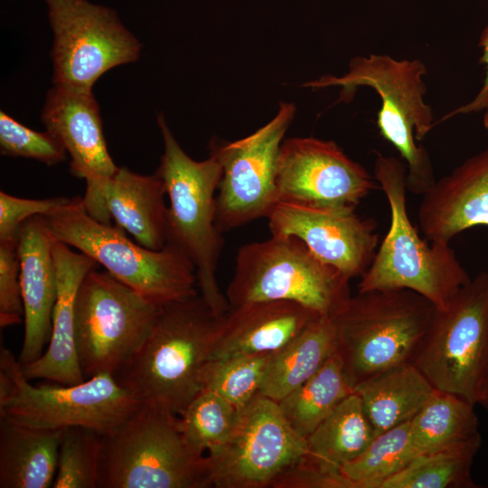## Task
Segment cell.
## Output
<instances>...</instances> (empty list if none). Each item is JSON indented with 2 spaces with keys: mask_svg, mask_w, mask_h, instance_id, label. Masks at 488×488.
Returning <instances> with one entry per match:
<instances>
[{
  "mask_svg": "<svg viewBox=\"0 0 488 488\" xmlns=\"http://www.w3.org/2000/svg\"><path fill=\"white\" fill-rule=\"evenodd\" d=\"M375 436L410 421L429 399L434 387L414 363L384 371L354 388Z\"/></svg>",
  "mask_w": 488,
  "mask_h": 488,
  "instance_id": "cell-25",
  "label": "cell"
},
{
  "mask_svg": "<svg viewBox=\"0 0 488 488\" xmlns=\"http://www.w3.org/2000/svg\"><path fill=\"white\" fill-rule=\"evenodd\" d=\"M316 312L287 300H267L230 307L211 359L270 354L291 342L315 318Z\"/></svg>",
  "mask_w": 488,
  "mask_h": 488,
  "instance_id": "cell-22",
  "label": "cell"
},
{
  "mask_svg": "<svg viewBox=\"0 0 488 488\" xmlns=\"http://www.w3.org/2000/svg\"><path fill=\"white\" fill-rule=\"evenodd\" d=\"M336 352L333 319L320 315L269 354L260 393L279 402L314 375Z\"/></svg>",
  "mask_w": 488,
  "mask_h": 488,
  "instance_id": "cell-26",
  "label": "cell"
},
{
  "mask_svg": "<svg viewBox=\"0 0 488 488\" xmlns=\"http://www.w3.org/2000/svg\"><path fill=\"white\" fill-rule=\"evenodd\" d=\"M52 256L57 276V296L52 314V334L45 352L36 361L22 365L30 380H45L62 385L86 379L81 371L74 339L75 301L79 287L99 265L90 257L55 241Z\"/></svg>",
  "mask_w": 488,
  "mask_h": 488,
  "instance_id": "cell-21",
  "label": "cell"
},
{
  "mask_svg": "<svg viewBox=\"0 0 488 488\" xmlns=\"http://www.w3.org/2000/svg\"><path fill=\"white\" fill-rule=\"evenodd\" d=\"M57 241L90 257L114 277L165 305L199 294L194 265L177 247L159 250L132 241L125 230L92 218L77 196L43 215Z\"/></svg>",
  "mask_w": 488,
  "mask_h": 488,
  "instance_id": "cell-5",
  "label": "cell"
},
{
  "mask_svg": "<svg viewBox=\"0 0 488 488\" xmlns=\"http://www.w3.org/2000/svg\"><path fill=\"white\" fill-rule=\"evenodd\" d=\"M0 151L3 155L34 159L55 165L67 158L61 143L48 131L38 132L0 112Z\"/></svg>",
  "mask_w": 488,
  "mask_h": 488,
  "instance_id": "cell-34",
  "label": "cell"
},
{
  "mask_svg": "<svg viewBox=\"0 0 488 488\" xmlns=\"http://www.w3.org/2000/svg\"><path fill=\"white\" fill-rule=\"evenodd\" d=\"M269 354H246L209 360L201 372L202 389L212 390L238 409L262 387Z\"/></svg>",
  "mask_w": 488,
  "mask_h": 488,
  "instance_id": "cell-32",
  "label": "cell"
},
{
  "mask_svg": "<svg viewBox=\"0 0 488 488\" xmlns=\"http://www.w3.org/2000/svg\"><path fill=\"white\" fill-rule=\"evenodd\" d=\"M157 123L164 153L155 173L163 180L169 200L166 243L177 247L192 262L200 296L221 317L230 310L217 278L224 243L223 232L216 222L221 166L212 155L203 161L191 158L174 138L163 114L158 116Z\"/></svg>",
  "mask_w": 488,
  "mask_h": 488,
  "instance_id": "cell-4",
  "label": "cell"
},
{
  "mask_svg": "<svg viewBox=\"0 0 488 488\" xmlns=\"http://www.w3.org/2000/svg\"><path fill=\"white\" fill-rule=\"evenodd\" d=\"M483 111H484V114H483V126L486 128V130H488V104L485 107V108L483 109Z\"/></svg>",
  "mask_w": 488,
  "mask_h": 488,
  "instance_id": "cell-38",
  "label": "cell"
},
{
  "mask_svg": "<svg viewBox=\"0 0 488 488\" xmlns=\"http://www.w3.org/2000/svg\"><path fill=\"white\" fill-rule=\"evenodd\" d=\"M23 305L20 283L17 241L0 242V325L22 323Z\"/></svg>",
  "mask_w": 488,
  "mask_h": 488,
  "instance_id": "cell-35",
  "label": "cell"
},
{
  "mask_svg": "<svg viewBox=\"0 0 488 488\" xmlns=\"http://www.w3.org/2000/svg\"><path fill=\"white\" fill-rule=\"evenodd\" d=\"M482 446L480 432L458 442L417 455L380 488H475L471 474Z\"/></svg>",
  "mask_w": 488,
  "mask_h": 488,
  "instance_id": "cell-27",
  "label": "cell"
},
{
  "mask_svg": "<svg viewBox=\"0 0 488 488\" xmlns=\"http://www.w3.org/2000/svg\"><path fill=\"white\" fill-rule=\"evenodd\" d=\"M30 381L18 358L1 347V418L43 429L83 427L105 436L119 428L142 405L110 373L71 385Z\"/></svg>",
  "mask_w": 488,
  "mask_h": 488,
  "instance_id": "cell-7",
  "label": "cell"
},
{
  "mask_svg": "<svg viewBox=\"0 0 488 488\" xmlns=\"http://www.w3.org/2000/svg\"><path fill=\"white\" fill-rule=\"evenodd\" d=\"M56 239L43 215L22 224L17 239L24 334L18 360L22 365L36 361L48 345L57 296V276L52 256Z\"/></svg>",
  "mask_w": 488,
  "mask_h": 488,
  "instance_id": "cell-19",
  "label": "cell"
},
{
  "mask_svg": "<svg viewBox=\"0 0 488 488\" xmlns=\"http://www.w3.org/2000/svg\"><path fill=\"white\" fill-rule=\"evenodd\" d=\"M353 391L335 352L314 375L277 403L290 426L306 439Z\"/></svg>",
  "mask_w": 488,
  "mask_h": 488,
  "instance_id": "cell-28",
  "label": "cell"
},
{
  "mask_svg": "<svg viewBox=\"0 0 488 488\" xmlns=\"http://www.w3.org/2000/svg\"><path fill=\"white\" fill-rule=\"evenodd\" d=\"M418 219L431 242L446 243L474 226H488V147L436 180L422 195Z\"/></svg>",
  "mask_w": 488,
  "mask_h": 488,
  "instance_id": "cell-20",
  "label": "cell"
},
{
  "mask_svg": "<svg viewBox=\"0 0 488 488\" xmlns=\"http://www.w3.org/2000/svg\"><path fill=\"white\" fill-rule=\"evenodd\" d=\"M278 202L356 208L378 182L333 141L292 137L280 146L277 168Z\"/></svg>",
  "mask_w": 488,
  "mask_h": 488,
  "instance_id": "cell-15",
  "label": "cell"
},
{
  "mask_svg": "<svg viewBox=\"0 0 488 488\" xmlns=\"http://www.w3.org/2000/svg\"><path fill=\"white\" fill-rule=\"evenodd\" d=\"M163 306L108 272L90 270L75 301L74 339L85 379L115 376L154 329Z\"/></svg>",
  "mask_w": 488,
  "mask_h": 488,
  "instance_id": "cell-11",
  "label": "cell"
},
{
  "mask_svg": "<svg viewBox=\"0 0 488 488\" xmlns=\"http://www.w3.org/2000/svg\"><path fill=\"white\" fill-rule=\"evenodd\" d=\"M239 409L216 392L202 389L178 416L181 433L196 454L203 455L230 437Z\"/></svg>",
  "mask_w": 488,
  "mask_h": 488,
  "instance_id": "cell-31",
  "label": "cell"
},
{
  "mask_svg": "<svg viewBox=\"0 0 488 488\" xmlns=\"http://www.w3.org/2000/svg\"><path fill=\"white\" fill-rule=\"evenodd\" d=\"M69 198L27 199L0 192V242L17 241L23 223L67 203Z\"/></svg>",
  "mask_w": 488,
  "mask_h": 488,
  "instance_id": "cell-36",
  "label": "cell"
},
{
  "mask_svg": "<svg viewBox=\"0 0 488 488\" xmlns=\"http://www.w3.org/2000/svg\"><path fill=\"white\" fill-rule=\"evenodd\" d=\"M375 437L361 397L353 391L306 437V453L297 464L327 474H339Z\"/></svg>",
  "mask_w": 488,
  "mask_h": 488,
  "instance_id": "cell-24",
  "label": "cell"
},
{
  "mask_svg": "<svg viewBox=\"0 0 488 488\" xmlns=\"http://www.w3.org/2000/svg\"><path fill=\"white\" fill-rule=\"evenodd\" d=\"M349 281L299 239L271 235L239 248L225 296L230 308L257 301L287 300L333 319L352 297Z\"/></svg>",
  "mask_w": 488,
  "mask_h": 488,
  "instance_id": "cell-8",
  "label": "cell"
},
{
  "mask_svg": "<svg viewBox=\"0 0 488 488\" xmlns=\"http://www.w3.org/2000/svg\"><path fill=\"white\" fill-rule=\"evenodd\" d=\"M374 178L390 209V225L373 260L361 277L358 292L408 289L445 308L471 279L446 243L422 239L407 209V166L394 156L379 154Z\"/></svg>",
  "mask_w": 488,
  "mask_h": 488,
  "instance_id": "cell-3",
  "label": "cell"
},
{
  "mask_svg": "<svg viewBox=\"0 0 488 488\" xmlns=\"http://www.w3.org/2000/svg\"><path fill=\"white\" fill-rule=\"evenodd\" d=\"M474 407L458 396L435 389L410 420L409 441L416 456L479 433Z\"/></svg>",
  "mask_w": 488,
  "mask_h": 488,
  "instance_id": "cell-29",
  "label": "cell"
},
{
  "mask_svg": "<svg viewBox=\"0 0 488 488\" xmlns=\"http://www.w3.org/2000/svg\"><path fill=\"white\" fill-rule=\"evenodd\" d=\"M305 453L306 439L290 426L278 403L258 393L239 409L230 437L206 457L213 487L266 488Z\"/></svg>",
  "mask_w": 488,
  "mask_h": 488,
  "instance_id": "cell-12",
  "label": "cell"
},
{
  "mask_svg": "<svg viewBox=\"0 0 488 488\" xmlns=\"http://www.w3.org/2000/svg\"><path fill=\"white\" fill-rule=\"evenodd\" d=\"M295 113L293 103H281L277 115L251 135L211 144V155L222 172L216 195V222L221 232L267 218L278 202L277 159Z\"/></svg>",
  "mask_w": 488,
  "mask_h": 488,
  "instance_id": "cell-14",
  "label": "cell"
},
{
  "mask_svg": "<svg viewBox=\"0 0 488 488\" xmlns=\"http://www.w3.org/2000/svg\"><path fill=\"white\" fill-rule=\"evenodd\" d=\"M435 389L480 404L488 391V271L434 309L413 362Z\"/></svg>",
  "mask_w": 488,
  "mask_h": 488,
  "instance_id": "cell-10",
  "label": "cell"
},
{
  "mask_svg": "<svg viewBox=\"0 0 488 488\" xmlns=\"http://www.w3.org/2000/svg\"><path fill=\"white\" fill-rule=\"evenodd\" d=\"M426 73V65L418 59L370 54L354 57L342 76L324 75L304 86L340 87L338 101L345 103L360 87L374 89L381 100L376 117L380 133L405 161L408 190L423 195L436 182L428 152L418 143L435 126L432 108L424 99Z\"/></svg>",
  "mask_w": 488,
  "mask_h": 488,
  "instance_id": "cell-2",
  "label": "cell"
},
{
  "mask_svg": "<svg viewBox=\"0 0 488 488\" xmlns=\"http://www.w3.org/2000/svg\"><path fill=\"white\" fill-rule=\"evenodd\" d=\"M435 306L408 289L358 292L333 319L336 352L354 388L390 368L413 363Z\"/></svg>",
  "mask_w": 488,
  "mask_h": 488,
  "instance_id": "cell-6",
  "label": "cell"
},
{
  "mask_svg": "<svg viewBox=\"0 0 488 488\" xmlns=\"http://www.w3.org/2000/svg\"><path fill=\"white\" fill-rule=\"evenodd\" d=\"M206 455L186 444L178 416L142 404L103 436L99 488L211 487Z\"/></svg>",
  "mask_w": 488,
  "mask_h": 488,
  "instance_id": "cell-9",
  "label": "cell"
},
{
  "mask_svg": "<svg viewBox=\"0 0 488 488\" xmlns=\"http://www.w3.org/2000/svg\"><path fill=\"white\" fill-rule=\"evenodd\" d=\"M479 47L482 50L480 62L485 68V75L483 85L474 98L468 103L462 105L451 112L446 114L442 120H447L456 115H465L474 112H480L485 108L488 104V25L483 29L479 39Z\"/></svg>",
  "mask_w": 488,
  "mask_h": 488,
  "instance_id": "cell-37",
  "label": "cell"
},
{
  "mask_svg": "<svg viewBox=\"0 0 488 488\" xmlns=\"http://www.w3.org/2000/svg\"><path fill=\"white\" fill-rule=\"evenodd\" d=\"M53 32V85L92 89L110 69L136 61L141 43L116 12L87 0H45Z\"/></svg>",
  "mask_w": 488,
  "mask_h": 488,
  "instance_id": "cell-13",
  "label": "cell"
},
{
  "mask_svg": "<svg viewBox=\"0 0 488 488\" xmlns=\"http://www.w3.org/2000/svg\"><path fill=\"white\" fill-rule=\"evenodd\" d=\"M165 187L155 173L143 175L126 167L101 183L87 186L81 198L86 211L95 220L127 231L137 243L162 249L167 241Z\"/></svg>",
  "mask_w": 488,
  "mask_h": 488,
  "instance_id": "cell-17",
  "label": "cell"
},
{
  "mask_svg": "<svg viewBox=\"0 0 488 488\" xmlns=\"http://www.w3.org/2000/svg\"><path fill=\"white\" fill-rule=\"evenodd\" d=\"M267 220L271 235L299 239L349 279L365 273L379 243L375 221L360 217L352 207L277 202Z\"/></svg>",
  "mask_w": 488,
  "mask_h": 488,
  "instance_id": "cell-16",
  "label": "cell"
},
{
  "mask_svg": "<svg viewBox=\"0 0 488 488\" xmlns=\"http://www.w3.org/2000/svg\"><path fill=\"white\" fill-rule=\"evenodd\" d=\"M61 431L0 417V488L52 487Z\"/></svg>",
  "mask_w": 488,
  "mask_h": 488,
  "instance_id": "cell-23",
  "label": "cell"
},
{
  "mask_svg": "<svg viewBox=\"0 0 488 488\" xmlns=\"http://www.w3.org/2000/svg\"><path fill=\"white\" fill-rule=\"evenodd\" d=\"M103 435L83 427L62 429L52 487L99 488Z\"/></svg>",
  "mask_w": 488,
  "mask_h": 488,
  "instance_id": "cell-33",
  "label": "cell"
},
{
  "mask_svg": "<svg viewBox=\"0 0 488 488\" xmlns=\"http://www.w3.org/2000/svg\"><path fill=\"white\" fill-rule=\"evenodd\" d=\"M224 315L217 316L200 294L164 305L144 344L114 377L142 404L179 416L202 389L201 372Z\"/></svg>",
  "mask_w": 488,
  "mask_h": 488,
  "instance_id": "cell-1",
  "label": "cell"
},
{
  "mask_svg": "<svg viewBox=\"0 0 488 488\" xmlns=\"http://www.w3.org/2000/svg\"><path fill=\"white\" fill-rule=\"evenodd\" d=\"M410 421L378 436L341 474L353 488H380L381 483L407 466L415 457L409 441Z\"/></svg>",
  "mask_w": 488,
  "mask_h": 488,
  "instance_id": "cell-30",
  "label": "cell"
},
{
  "mask_svg": "<svg viewBox=\"0 0 488 488\" xmlns=\"http://www.w3.org/2000/svg\"><path fill=\"white\" fill-rule=\"evenodd\" d=\"M41 120L70 155V172L85 179L87 185L100 183L117 172L92 89L53 85L47 93Z\"/></svg>",
  "mask_w": 488,
  "mask_h": 488,
  "instance_id": "cell-18",
  "label": "cell"
},
{
  "mask_svg": "<svg viewBox=\"0 0 488 488\" xmlns=\"http://www.w3.org/2000/svg\"><path fill=\"white\" fill-rule=\"evenodd\" d=\"M480 405L488 411V391Z\"/></svg>",
  "mask_w": 488,
  "mask_h": 488,
  "instance_id": "cell-39",
  "label": "cell"
}]
</instances>
